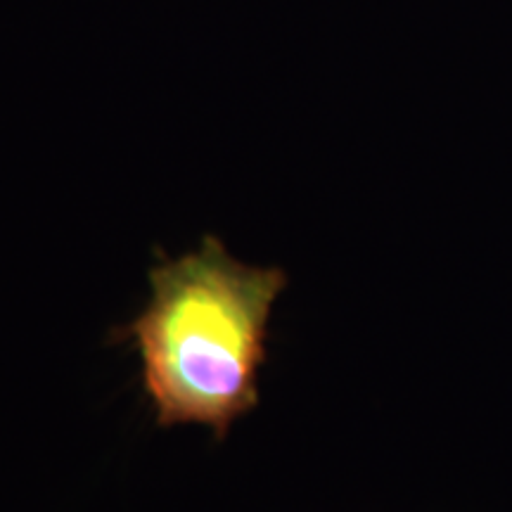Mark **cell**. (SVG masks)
<instances>
[{"label":"cell","instance_id":"cell-1","mask_svg":"<svg viewBox=\"0 0 512 512\" xmlns=\"http://www.w3.org/2000/svg\"><path fill=\"white\" fill-rule=\"evenodd\" d=\"M287 287L275 266H249L207 235L183 256L159 252L145 309L112 342L140 358V384L159 427H209L216 441L261 401L271 316Z\"/></svg>","mask_w":512,"mask_h":512}]
</instances>
